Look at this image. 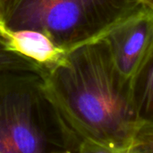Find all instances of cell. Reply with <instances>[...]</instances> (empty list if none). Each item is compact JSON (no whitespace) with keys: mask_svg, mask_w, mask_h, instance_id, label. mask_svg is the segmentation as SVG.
Wrapping results in <instances>:
<instances>
[{"mask_svg":"<svg viewBox=\"0 0 153 153\" xmlns=\"http://www.w3.org/2000/svg\"><path fill=\"white\" fill-rule=\"evenodd\" d=\"M130 92L140 122L153 121V41L130 80Z\"/></svg>","mask_w":153,"mask_h":153,"instance_id":"6","label":"cell"},{"mask_svg":"<svg viewBox=\"0 0 153 153\" xmlns=\"http://www.w3.org/2000/svg\"><path fill=\"white\" fill-rule=\"evenodd\" d=\"M2 21L0 20V23ZM0 69H20L39 71L42 69L35 62L12 51L0 29Z\"/></svg>","mask_w":153,"mask_h":153,"instance_id":"7","label":"cell"},{"mask_svg":"<svg viewBox=\"0 0 153 153\" xmlns=\"http://www.w3.org/2000/svg\"><path fill=\"white\" fill-rule=\"evenodd\" d=\"M142 5L140 0H23L5 25L40 30L70 51L103 38Z\"/></svg>","mask_w":153,"mask_h":153,"instance_id":"3","label":"cell"},{"mask_svg":"<svg viewBox=\"0 0 153 153\" xmlns=\"http://www.w3.org/2000/svg\"><path fill=\"white\" fill-rule=\"evenodd\" d=\"M141 3L153 11V0H140Z\"/></svg>","mask_w":153,"mask_h":153,"instance_id":"10","label":"cell"},{"mask_svg":"<svg viewBox=\"0 0 153 153\" xmlns=\"http://www.w3.org/2000/svg\"><path fill=\"white\" fill-rule=\"evenodd\" d=\"M22 1L23 0H0V20L5 23Z\"/></svg>","mask_w":153,"mask_h":153,"instance_id":"9","label":"cell"},{"mask_svg":"<svg viewBox=\"0 0 153 153\" xmlns=\"http://www.w3.org/2000/svg\"><path fill=\"white\" fill-rule=\"evenodd\" d=\"M103 39L108 45L117 68L130 81L153 41V11L143 4Z\"/></svg>","mask_w":153,"mask_h":153,"instance_id":"4","label":"cell"},{"mask_svg":"<svg viewBox=\"0 0 153 153\" xmlns=\"http://www.w3.org/2000/svg\"><path fill=\"white\" fill-rule=\"evenodd\" d=\"M0 29L8 48L42 68H49L58 64L67 54V50L57 45L44 32L33 29H11L4 22Z\"/></svg>","mask_w":153,"mask_h":153,"instance_id":"5","label":"cell"},{"mask_svg":"<svg viewBox=\"0 0 153 153\" xmlns=\"http://www.w3.org/2000/svg\"><path fill=\"white\" fill-rule=\"evenodd\" d=\"M41 77L47 98L82 143V153H129L141 122L130 81L103 38L68 51L56 65L42 68Z\"/></svg>","mask_w":153,"mask_h":153,"instance_id":"1","label":"cell"},{"mask_svg":"<svg viewBox=\"0 0 153 153\" xmlns=\"http://www.w3.org/2000/svg\"><path fill=\"white\" fill-rule=\"evenodd\" d=\"M41 73L0 69V153H82L47 98Z\"/></svg>","mask_w":153,"mask_h":153,"instance_id":"2","label":"cell"},{"mask_svg":"<svg viewBox=\"0 0 153 153\" xmlns=\"http://www.w3.org/2000/svg\"><path fill=\"white\" fill-rule=\"evenodd\" d=\"M153 153V121L142 122L134 135L129 153Z\"/></svg>","mask_w":153,"mask_h":153,"instance_id":"8","label":"cell"}]
</instances>
